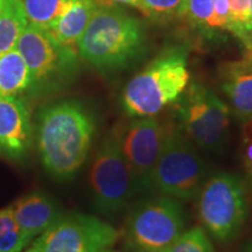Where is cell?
Segmentation results:
<instances>
[{
	"label": "cell",
	"mask_w": 252,
	"mask_h": 252,
	"mask_svg": "<svg viewBox=\"0 0 252 252\" xmlns=\"http://www.w3.org/2000/svg\"><path fill=\"white\" fill-rule=\"evenodd\" d=\"M119 237L118 230L99 217L63 214L25 252H104Z\"/></svg>",
	"instance_id": "cell-10"
},
{
	"label": "cell",
	"mask_w": 252,
	"mask_h": 252,
	"mask_svg": "<svg viewBox=\"0 0 252 252\" xmlns=\"http://www.w3.org/2000/svg\"><path fill=\"white\" fill-rule=\"evenodd\" d=\"M247 55H252V0H249V46Z\"/></svg>",
	"instance_id": "cell-26"
},
{
	"label": "cell",
	"mask_w": 252,
	"mask_h": 252,
	"mask_svg": "<svg viewBox=\"0 0 252 252\" xmlns=\"http://www.w3.org/2000/svg\"><path fill=\"white\" fill-rule=\"evenodd\" d=\"M230 21V9L228 0H214L213 14L208 24V30H226Z\"/></svg>",
	"instance_id": "cell-25"
},
{
	"label": "cell",
	"mask_w": 252,
	"mask_h": 252,
	"mask_svg": "<svg viewBox=\"0 0 252 252\" xmlns=\"http://www.w3.org/2000/svg\"><path fill=\"white\" fill-rule=\"evenodd\" d=\"M33 143L31 113L24 99L0 96V153L12 160L26 157Z\"/></svg>",
	"instance_id": "cell-12"
},
{
	"label": "cell",
	"mask_w": 252,
	"mask_h": 252,
	"mask_svg": "<svg viewBox=\"0 0 252 252\" xmlns=\"http://www.w3.org/2000/svg\"><path fill=\"white\" fill-rule=\"evenodd\" d=\"M214 0H187L185 14L195 26L208 28L213 14Z\"/></svg>",
	"instance_id": "cell-23"
},
{
	"label": "cell",
	"mask_w": 252,
	"mask_h": 252,
	"mask_svg": "<svg viewBox=\"0 0 252 252\" xmlns=\"http://www.w3.org/2000/svg\"><path fill=\"white\" fill-rule=\"evenodd\" d=\"M230 21L228 31L243 43L249 46V0H228Z\"/></svg>",
	"instance_id": "cell-21"
},
{
	"label": "cell",
	"mask_w": 252,
	"mask_h": 252,
	"mask_svg": "<svg viewBox=\"0 0 252 252\" xmlns=\"http://www.w3.org/2000/svg\"><path fill=\"white\" fill-rule=\"evenodd\" d=\"M104 252H118V251H112V250H110V249H109V250H105Z\"/></svg>",
	"instance_id": "cell-29"
},
{
	"label": "cell",
	"mask_w": 252,
	"mask_h": 252,
	"mask_svg": "<svg viewBox=\"0 0 252 252\" xmlns=\"http://www.w3.org/2000/svg\"><path fill=\"white\" fill-rule=\"evenodd\" d=\"M243 252H252V242H250V243H249L247 247H245Z\"/></svg>",
	"instance_id": "cell-28"
},
{
	"label": "cell",
	"mask_w": 252,
	"mask_h": 252,
	"mask_svg": "<svg viewBox=\"0 0 252 252\" xmlns=\"http://www.w3.org/2000/svg\"><path fill=\"white\" fill-rule=\"evenodd\" d=\"M201 228L210 238L226 243L238 236L249 214V189L230 172L209 174L195 195Z\"/></svg>",
	"instance_id": "cell-4"
},
{
	"label": "cell",
	"mask_w": 252,
	"mask_h": 252,
	"mask_svg": "<svg viewBox=\"0 0 252 252\" xmlns=\"http://www.w3.org/2000/svg\"><path fill=\"white\" fill-rule=\"evenodd\" d=\"M28 24L48 31L61 14L64 0H21Z\"/></svg>",
	"instance_id": "cell-19"
},
{
	"label": "cell",
	"mask_w": 252,
	"mask_h": 252,
	"mask_svg": "<svg viewBox=\"0 0 252 252\" xmlns=\"http://www.w3.org/2000/svg\"><path fill=\"white\" fill-rule=\"evenodd\" d=\"M21 230L32 241L50 228L63 212L59 203L45 191H32L11 207Z\"/></svg>",
	"instance_id": "cell-14"
},
{
	"label": "cell",
	"mask_w": 252,
	"mask_h": 252,
	"mask_svg": "<svg viewBox=\"0 0 252 252\" xmlns=\"http://www.w3.org/2000/svg\"><path fill=\"white\" fill-rule=\"evenodd\" d=\"M220 84L232 115L241 123L252 121V55L224 63Z\"/></svg>",
	"instance_id": "cell-13"
},
{
	"label": "cell",
	"mask_w": 252,
	"mask_h": 252,
	"mask_svg": "<svg viewBox=\"0 0 252 252\" xmlns=\"http://www.w3.org/2000/svg\"><path fill=\"white\" fill-rule=\"evenodd\" d=\"M81 59L102 72H119L146 53L144 25L118 5H97L77 45Z\"/></svg>",
	"instance_id": "cell-2"
},
{
	"label": "cell",
	"mask_w": 252,
	"mask_h": 252,
	"mask_svg": "<svg viewBox=\"0 0 252 252\" xmlns=\"http://www.w3.org/2000/svg\"><path fill=\"white\" fill-rule=\"evenodd\" d=\"M163 252H215L210 237L201 226L187 229Z\"/></svg>",
	"instance_id": "cell-20"
},
{
	"label": "cell",
	"mask_w": 252,
	"mask_h": 252,
	"mask_svg": "<svg viewBox=\"0 0 252 252\" xmlns=\"http://www.w3.org/2000/svg\"><path fill=\"white\" fill-rule=\"evenodd\" d=\"M187 53L166 50L135 74L122 94V108L130 118L156 117L180 98L189 86Z\"/></svg>",
	"instance_id": "cell-3"
},
{
	"label": "cell",
	"mask_w": 252,
	"mask_h": 252,
	"mask_svg": "<svg viewBox=\"0 0 252 252\" xmlns=\"http://www.w3.org/2000/svg\"><path fill=\"white\" fill-rule=\"evenodd\" d=\"M96 7V0H64L61 14L48 31L62 45L77 50Z\"/></svg>",
	"instance_id": "cell-15"
},
{
	"label": "cell",
	"mask_w": 252,
	"mask_h": 252,
	"mask_svg": "<svg viewBox=\"0 0 252 252\" xmlns=\"http://www.w3.org/2000/svg\"><path fill=\"white\" fill-rule=\"evenodd\" d=\"M15 49L26 62L31 76L30 91L46 94L65 87L77 75L78 53L59 42L49 31L28 24Z\"/></svg>",
	"instance_id": "cell-9"
},
{
	"label": "cell",
	"mask_w": 252,
	"mask_h": 252,
	"mask_svg": "<svg viewBox=\"0 0 252 252\" xmlns=\"http://www.w3.org/2000/svg\"><path fill=\"white\" fill-rule=\"evenodd\" d=\"M187 0H140L146 15H184Z\"/></svg>",
	"instance_id": "cell-22"
},
{
	"label": "cell",
	"mask_w": 252,
	"mask_h": 252,
	"mask_svg": "<svg viewBox=\"0 0 252 252\" xmlns=\"http://www.w3.org/2000/svg\"><path fill=\"white\" fill-rule=\"evenodd\" d=\"M27 64L17 49L0 55V96H18L30 90Z\"/></svg>",
	"instance_id": "cell-16"
},
{
	"label": "cell",
	"mask_w": 252,
	"mask_h": 252,
	"mask_svg": "<svg viewBox=\"0 0 252 252\" xmlns=\"http://www.w3.org/2000/svg\"><path fill=\"white\" fill-rule=\"evenodd\" d=\"M31 242L15 220L11 207L0 210V252H23Z\"/></svg>",
	"instance_id": "cell-18"
},
{
	"label": "cell",
	"mask_w": 252,
	"mask_h": 252,
	"mask_svg": "<svg viewBox=\"0 0 252 252\" xmlns=\"http://www.w3.org/2000/svg\"><path fill=\"white\" fill-rule=\"evenodd\" d=\"M115 128L140 197L151 195L153 172L161 151L165 126L156 117H139L131 118L130 122Z\"/></svg>",
	"instance_id": "cell-11"
},
{
	"label": "cell",
	"mask_w": 252,
	"mask_h": 252,
	"mask_svg": "<svg viewBox=\"0 0 252 252\" xmlns=\"http://www.w3.org/2000/svg\"><path fill=\"white\" fill-rule=\"evenodd\" d=\"M105 1L110 2V4H115V5L131 6V7H135V8L139 9V11L143 12V8H141L140 0H105Z\"/></svg>",
	"instance_id": "cell-27"
},
{
	"label": "cell",
	"mask_w": 252,
	"mask_h": 252,
	"mask_svg": "<svg viewBox=\"0 0 252 252\" xmlns=\"http://www.w3.org/2000/svg\"><path fill=\"white\" fill-rule=\"evenodd\" d=\"M175 116L182 132L198 149L219 156L229 141L231 111L214 91L194 82L175 102Z\"/></svg>",
	"instance_id": "cell-8"
},
{
	"label": "cell",
	"mask_w": 252,
	"mask_h": 252,
	"mask_svg": "<svg viewBox=\"0 0 252 252\" xmlns=\"http://www.w3.org/2000/svg\"><path fill=\"white\" fill-rule=\"evenodd\" d=\"M208 175L207 163L193 141L178 124H167L153 172V193L168 195L182 202L193 200Z\"/></svg>",
	"instance_id": "cell-6"
},
{
	"label": "cell",
	"mask_w": 252,
	"mask_h": 252,
	"mask_svg": "<svg viewBox=\"0 0 252 252\" xmlns=\"http://www.w3.org/2000/svg\"><path fill=\"white\" fill-rule=\"evenodd\" d=\"M89 187L94 208L108 217L121 215L140 197L116 128L104 135L97 147L89 172Z\"/></svg>",
	"instance_id": "cell-7"
},
{
	"label": "cell",
	"mask_w": 252,
	"mask_h": 252,
	"mask_svg": "<svg viewBox=\"0 0 252 252\" xmlns=\"http://www.w3.org/2000/svg\"><path fill=\"white\" fill-rule=\"evenodd\" d=\"M187 230L182 201L158 194L140 197L130 207L124 238L132 252H163Z\"/></svg>",
	"instance_id": "cell-5"
},
{
	"label": "cell",
	"mask_w": 252,
	"mask_h": 252,
	"mask_svg": "<svg viewBox=\"0 0 252 252\" xmlns=\"http://www.w3.org/2000/svg\"><path fill=\"white\" fill-rule=\"evenodd\" d=\"M28 25V19L21 0L0 1V55L13 50Z\"/></svg>",
	"instance_id": "cell-17"
},
{
	"label": "cell",
	"mask_w": 252,
	"mask_h": 252,
	"mask_svg": "<svg viewBox=\"0 0 252 252\" xmlns=\"http://www.w3.org/2000/svg\"><path fill=\"white\" fill-rule=\"evenodd\" d=\"M241 124V159L252 187V121Z\"/></svg>",
	"instance_id": "cell-24"
},
{
	"label": "cell",
	"mask_w": 252,
	"mask_h": 252,
	"mask_svg": "<svg viewBox=\"0 0 252 252\" xmlns=\"http://www.w3.org/2000/svg\"><path fill=\"white\" fill-rule=\"evenodd\" d=\"M0 1H1V0H0Z\"/></svg>",
	"instance_id": "cell-30"
},
{
	"label": "cell",
	"mask_w": 252,
	"mask_h": 252,
	"mask_svg": "<svg viewBox=\"0 0 252 252\" xmlns=\"http://www.w3.org/2000/svg\"><path fill=\"white\" fill-rule=\"evenodd\" d=\"M97 122L84 104L64 99L47 104L37 113L36 144L41 162L50 176L68 181L87 161Z\"/></svg>",
	"instance_id": "cell-1"
}]
</instances>
